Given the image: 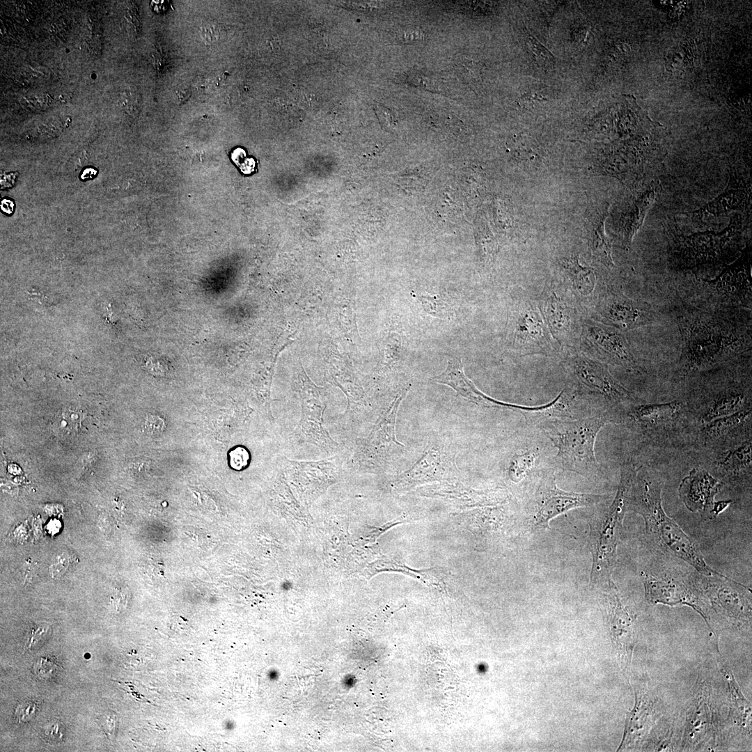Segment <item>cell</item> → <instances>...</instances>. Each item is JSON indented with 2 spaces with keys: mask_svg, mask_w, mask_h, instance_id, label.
<instances>
[{
  "mask_svg": "<svg viewBox=\"0 0 752 752\" xmlns=\"http://www.w3.org/2000/svg\"><path fill=\"white\" fill-rule=\"evenodd\" d=\"M662 483L645 468H638L629 496V509L643 517L648 533L674 556L705 575L730 580L712 569L694 542L664 512L661 502Z\"/></svg>",
  "mask_w": 752,
  "mask_h": 752,
  "instance_id": "cell-1",
  "label": "cell"
},
{
  "mask_svg": "<svg viewBox=\"0 0 752 752\" xmlns=\"http://www.w3.org/2000/svg\"><path fill=\"white\" fill-rule=\"evenodd\" d=\"M613 421L608 416L554 417L537 425L557 449L555 460L563 471L580 474L598 468L595 443L600 430Z\"/></svg>",
  "mask_w": 752,
  "mask_h": 752,
  "instance_id": "cell-2",
  "label": "cell"
},
{
  "mask_svg": "<svg viewBox=\"0 0 752 752\" xmlns=\"http://www.w3.org/2000/svg\"><path fill=\"white\" fill-rule=\"evenodd\" d=\"M636 470L632 462L621 465L620 482L613 501L590 524L588 546L593 557L590 579L592 583H609L612 580L622 521L629 509L630 492Z\"/></svg>",
  "mask_w": 752,
  "mask_h": 752,
  "instance_id": "cell-3",
  "label": "cell"
},
{
  "mask_svg": "<svg viewBox=\"0 0 752 752\" xmlns=\"http://www.w3.org/2000/svg\"><path fill=\"white\" fill-rule=\"evenodd\" d=\"M505 339L508 348L519 356L553 357L558 352L538 303L523 290L517 291L510 305Z\"/></svg>",
  "mask_w": 752,
  "mask_h": 752,
  "instance_id": "cell-4",
  "label": "cell"
},
{
  "mask_svg": "<svg viewBox=\"0 0 752 752\" xmlns=\"http://www.w3.org/2000/svg\"><path fill=\"white\" fill-rule=\"evenodd\" d=\"M684 345L679 361L682 374L705 368L721 359L738 340L714 320L696 313L682 323Z\"/></svg>",
  "mask_w": 752,
  "mask_h": 752,
  "instance_id": "cell-5",
  "label": "cell"
},
{
  "mask_svg": "<svg viewBox=\"0 0 752 752\" xmlns=\"http://www.w3.org/2000/svg\"><path fill=\"white\" fill-rule=\"evenodd\" d=\"M742 219L735 214L730 218L728 227L720 232L706 231L684 235L675 229L668 230L672 242L673 253L678 262L687 267L717 264L726 260L741 233Z\"/></svg>",
  "mask_w": 752,
  "mask_h": 752,
  "instance_id": "cell-6",
  "label": "cell"
},
{
  "mask_svg": "<svg viewBox=\"0 0 752 752\" xmlns=\"http://www.w3.org/2000/svg\"><path fill=\"white\" fill-rule=\"evenodd\" d=\"M561 364L579 393L600 395L616 404L635 400L634 395L614 379L604 363L582 353L565 356Z\"/></svg>",
  "mask_w": 752,
  "mask_h": 752,
  "instance_id": "cell-7",
  "label": "cell"
},
{
  "mask_svg": "<svg viewBox=\"0 0 752 752\" xmlns=\"http://www.w3.org/2000/svg\"><path fill=\"white\" fill-rule=\"evenodd\" d=\"M607 496L568 492L559 488L553 470L540 477L532 502L533 515L531 524L534 528H547L549 522L570 510L588 507L606 499Z\"/></svg>",
  "mask_w": 752,
  "mask_h": 752,
  "instance_id": "cell-8",
  "label": "cell"
},
{
  "mask_svg": "<svg viewBox=\"0 0 752 752\" xmlns=\"http://www.w3.org/2000/svg\"><path fill=\"white\" fill-rule=\"evenodd\" d=\"M594 320L623 332L654 324L657 312L650 304L631 299L617 288H606L597 297Z\"/></svg>",
  "mask_w": 752,
  "mask_h": 752,
  "instance_id": "cell-9",
  "label": "cell"
},
{
  "mask_svg": "<svg viewBox=\"0 0 752 752\" xmlns=\"http://www.w3.org/2000/svg\"><path fill=\"white\" fill-rule=\"evenodd\" d=\"M563 288L547 285L538 304L554 340L562 347H570L580 342L583 320L572 297Z\"/></svg>",
  "mask_w": 752,
  "mask_h": 752,
  "instance_id": "cell-10",
  "label": "cell"
},
{
  "mask_svg": "<svg viewBox=\"0 0 752 752\" xmlns=\"http://www.w3.org/2000/svg\"><path fill=\"white\" fill-rule=\"evenodd\" d=\"M625 332L594 320H583L581 348L601 362L631 371L641 369L627 340ZM584 350V351H586Z\"/></svg>",
  "mask_w": 752,
  "mask_h": 752,
  "instance_id": "cell-11",
  "label": "cell"
},
{
  "mask_svg": "<svg viewBox=\"0 0 752 752\" xmlns=\"http://www.w3.org/2000/svg\"><path fill=\"white\" fill-rule=\"evenodd\" d=\"M299 389L301 416L292 434L300 442L315 446L327 453L334 452L338 443L324 426V413L327 407L320 389L308 377L303 370Z\"/></svg>",
  "mask_w": 752,
  "mask_h": 752,
  "instance_id": "cell-12",
  "label": "cell"
},
{
  "mask_svg": "<svg viewBox=\"0 0 752 752\" xmlns=\"http://www.w3.org/2000/svg\"><path fill=\"white\" fill-rule=\"evenodd\" d=\"M456 451L444 440H430L419 460L400 475L395 484L411 488L432 481L450 479L458 472Z\"/></svg>",
  "mask_w": 752,
  "mask_h": 752,
  "instance_id": "cell-13",
  "label": "cell"
},
{
  "mask_svg": "<svg viewBox=\"0 0 752 752\" xmlns=\"http://www.w3.org/2000/svg\"><path fill=\"white\" fill-rule=\"evenodd\" d=\"M607 594L609 622L611 638L620 668L629 677L636 640L635 618L622 602L613 582L609 583Z\"/></svg>",
  "mask_w": 752,
  "mask_h": 752,
  "instance_id": "cell-14",
  "label": "cell"
},
{
  "mask_svg": "<svg viewBox=\"0 0 752 752\" xmlns=\"http://www.w3.org/2000/svg\"><path fill=\"white\" fill-rule=\"evenodd\" d=\"M410 387L402 389L393 399L389 407L379 416L373 425L365 444L364 455L368 459L384 457L395 448L403 447L395 437V423L399 406Z\"/></svg>",
  "mask_w": 752,
  "mask_h": 752,
  "instance_id": "cell-15",
  "label": "cell"
},
{
  "mask_svg": "<svg viewBox=\"0 0 752 752\" xmlns=\"http://www.w3.org/2000/svg\"><path fill=\"white\" fill-rule=\"evenodd\" d=\"M751 195L750 184L732 171L728 185L721 194L703 207L686 214L692 219L703 221L733 210H743L750 205Z\"/></svg>",
  "mask_w": 752,
  "mask_h": 752,
  "instance_id": "cell-16",
  "label": "cell"
},
{
  "mask_svg": "<svg viewBox=\"0 0 752 752\" xmlns=\"http://www.w3.org/2000/svg\"><path fill=\"white\" fill-rule=\"evenodd\" d=\"M434 382L447 385L469 401L487 407L517 411L519 405L501 402L483 393L466 376L462 361L460 358L452 357L448 360L446 370L432 378Z\"/></svg>",
  "mask_w": 752,
  "mask_h": 752,
  "instance_id": "cell-17",
  "label": "cell"
},
{
  "mask_svg": "<svg viewBox=\"0 0 752 752\" xmlns=\"http://www.w3.org/2000/svg\"><path fill=\"white\" fill-rule=\"evenodd\" d=\"M645 596L652 603L671 606L686 604L706 618L701 603L695 592L682 582L673 579L658 578L642 572Z\"/></svg>",
  "mask_w": 752,
  "mask_h": 752,
  "instance_id": "cell-18",
  "label": "cell"
},
{
  "mask_svg": "<svg viewBox=\"0 0 752 752\" xmlns=\"http://www.w3.org/2000/svg\"><path fill=\"white\" fill-rule=\"evenodd\" d=\"M721 486V483L707 471L693 469L682 480L679 495L690 511L710 512L714 503V496Z\"/></svg>",
  "mask_w": 752,
  "mask_h": 752,
  "instance_id": "cell-19",
  "label": "cell"
},
{
  "mask_svg": "<svg viewBox=\"0 0 752 752\" xmlns=\"http://www.w3.org/2000/svg\"><path fill=\"white\" fill-rule=\"evenodd\" d=\"M609 206L606 201L589 203L586 212L584 229L593 257L606 267L612 268L614 263L611 256V243L604 230Z\"/></svg>",
  "mask_w": 752,
  "mask_h": 752,
  "instance_id": "cell-20",
  "label": "cell"
},
{
  "mask_svg": "<svg viewBox=\"0 0 752 752\" xmlns=\"http://www.w3.org/2000/svg\"><path fill=\"white\" fill-rule=\"evenodd\" d=\"M751 253L747 249L737 260L708 283L721 295L742 303H751Z\"/></svg>",
  "mask_w": 752,
  "mask_h": 752,
  "instance_id": "cell-21",
  "label": "cell"
},
{
  "mask_svg": "<svg viewBox=\"0 0 752 752\" xmlns=\"http://www.w3.org/2000/svg\"><path fill=\"white\" fill-rule=\"evenodd\" d=\"M656 705L657 698L648 688L636 689V703L629 715L619 749H628L643 739L653 723Z\"/></svg>",
  "mask_w": 752,
  "mask_h": 752,
  "instance_id": "cell-22",
  "label": "cell"
},
{
  "mask_svg": "<svg viewBox=\"0 0 752 752\" xmlns=\"http://www.w3.org/2000/svg\"><path fill=\"white\" fill-rule=\"evenodd\" d=\"M661 185L652 182L643 190L634 195L622 213L619 228L621 244L625 249L631 246L633 237L641 226L649 209L660 191Z\"/></svg>",
  "mask_w": 752,
  "mask_h": 752,
  "instance_id": "cell-23",
  "label": "cell"
},
{
  "mask_svg": "<svg viewBox=\"0 0 752 752\" xmlns=\"http://www.w3.org/2000/svg\"><path fill=\"white\" fill-rule=\"evenodd\" d=\"M682 403L668 402L640 405L630 409L627 418L645 428H655L671 422L680 414Z\"/></svg>",
  "mask_w": 752,
  "mask_h": 752,
  "instance_id": "cell-24",
  "label": "cell"
},
{
  "mask_svg": "<svg viewBox=\"0 0 752 752\" xmlns=\"http://www.w3.org/2000/svg\"><path fill=\"white\" fill-rule=\"evenodd\" d=\"M425 492L430 495L455 500L468 506L494 505L503 502L507 498L502 491L478 492L452 485L428 487Z\"/></svg>",
  "mask_w": 752,
  "mask_h": 752,
  "instance_id": "cell-25",
  "label": "cell"
},
{
  "mask_svg": "<svg viewBox=\"0 0 752 752\" xmlns=\"http://www.w3.org/2000/svg\"><path fill=\"white\" fill-rule=\"evenodd\" d=\"M561 267L577 295L583 297L592 295L597 281L593 268L582 265L579 256H572L563 260Z\"/></svg>",
  "mask_w": 752,
  "mask_h": 752,
  "instance_id": "cell-26",
  "label": "cell"
},
{
  "mask_svg": "<svg viewBox=\"0 0 752 752\" xmlns=\"http://www.w3.org/2000/svg\"><path fill=\"white\" fill-rule=\"evenodd\" d=\"M746 398L743 393L728 392L715 397L704 409L700 419L706 423L735 413L744 408Z\"/></svg>",
  "mask_w": 752,
  "mask_h": 752,
  "instance_id": "cell-27",
  "label": "cell"
},
{
  "mask_svg": "<svg viewBox=\"0 0 752 752\" xmlns=\"http://www.w3.org/2000/svg\"><path fill=\"white\" fill-rule=\"evenodd\" d=\"M751 415V409L746 407L705 423L702 429L705 440L710 441L721 437L746 422Z\"/></svg>",
  "mask_w": 752,
  "mask_h": 752,
  "instance_id": "cell-28",
  "label": "cell"
},
{
  "mask_svg": "<svg viewBox=\"0 0 752 752\" xmlns=\"http://www.w3.org/2000/svg\"><path fill=\"white\" fill-rule=\"evenodd\" d=\"M539 454L533 448H525L515 452L509 459L507 474L515 483L524 479L538 464Z\"/></svg>",
  "mask_w": 752,
  "mask_h": 752,
  "instance_id": "cell-29",
  "label": "cell"
},
{
  "mask_svg": "<svg viewBox=\"0 0 752 752\" xmlns=\"http://www.w3.org/2000/svg\"><path fill=\"white\" fill-rule=\"evenodd\" d=\"M752 444L751 440L742 442L730 450L719 462L720 469L729 473H737L751 465Z\"/></svg>",
  "mask_w": 752,
  "mask_h": 752,
  "instance_id": "cell-30",
  "label": "cell"
},
{
  "mask_svg": "<svg viewBox=\"0 0 752 752\" xmlns=\"http://www.w3.org/2000/svg\"><path fill=\"white\" fill-rule=\"evenodd\" d=\"M417 298L423 309L433 317L447 319L453 315L451 304L440 294L421 293Z\"/></svg>",
  "mask_w": 752,
  "mask_h": 752,
  "instance_id": "cell-31",
  "label": "cell"
},
{
  "mask_svg": "<svg viewBox=\"0 0 752 752\" xmlns=\"http://www.w3.org/2000/svg\"><path fill=\"white\" fill-rule=\"evenodd\" d=\"M525 44L535 62L544 68L552 67L556 57L528 30L525 31Z\"/></svg>",
  "mask_w": 752,
  "mask_h": 752,
  "instance_id": "cell-32",
  "label": "cell"
},
{
  "mask_svg": "<svg viewBox=\"0 0 752 752\" xmlns=\"http://www.w3.org/2000/svg\"><path fill=\"white\" fill-rule=\"evenodd\" d=\"M707 709V705L703 700H700L695 708L693 716L691 719L692 722L690 723L688 733L691 739L693 740L695 738V740H698L701 736L705 735L709 719Z\"/></svg>",
  "mask_w": 752,
  "mask_h": 752,
  "instance_id": "cell-33",
  "label": "cell"
},
{
  "mask_svg": "<svg viewBox=\"0 0 752 752\" xmlns=\"http://www.w3.org/2000/svg\"><path fill=\"white\" fill-rule=\"evenodd\" d=\"M74 562L75 558L68 552L59 554L49 567V572L52 578L58 579L62 577Z\"/></svg>",
  "mask_w": 752,
  "mask_h": 752,
  "instance_id": "cell-34",
  "label": "cell"
},
{
  "mask_svg": "<svg viewBox=\"0 0 752 752\" xmlns=\"http://www.w3.org/2000/svg\"><path fill=\"white\" fill-rule=\"evenodd\" d=\"M49 630L50 627L47 624H42L36 626V627L33 628L31 631L26 643V647L29 649L32 650L40 645L47 637Z\"/></svg>",
  "mask_w": 752,
  "mask_h": 752,
  "instance_id": "cell-35",
  "label": "cell"
},
{
  "mask_svg": "<svg viewBox=\"0 0 752 752\" xmlns=\"http://www.w3.org/2000/svg\"><path fill=\"white\" fill-rule=\"evenodd\" d=\"M550 93L547 89L532 90L524 93L522 97L524 104L527 106L534 105L535 102L540 105L549 101Z\"/></svg>",
  "mask_w": 752,
  "mask_h": 752,
  "instance_id": "cell-36",
  "label": "cell"
},
{
  "mask_svg": "<svg viewBox=\"0 0 752 752\" xmlns=\"http://www.w3.org/2000/svg\"><path fill=\"white\" fill-rule=\"evenodd\" d=\"M36 705L31 701L24 702L19 704L15 712V719L19 723H23L31 719L36 712Z\"/></svg>",
  "mask_w": 752,
  "mask_h": 752,
  "instance_id": "cell-37",
  "label": "cell"
},
{
  "mask_svg": "<svg viewBox=\"0 0 752 752\" xmlns=\"http://www.w3.org/2000/svg\"><path fill=\"white\" fill-rule=\"evenodd\" d=\"M249 460V454L244 448H237L234 451L233 461L235 463L233 467L236 469H240L246 467Z\"/></svg>",
  "mask_w": 752,
  "mask_h": 752,
  "instance_id": "cell-38",
  "label": "cell"
},
{
  "mask_svg": "<svg viewBox=\"0 0 752 752\" xmlns=\"http://www.w3.org/2000/svg\"><path fill=\"white\" fill-rule=\"evenodd\" d=\"M201 33L204 39L210 42H214L220 38V31L214 25H208L203 27Z\"/></svg>",
  "mask_w": 752,
  "mask_h": 752,
  "instance_id": "cell-39",
  "label": "cell"
},
{
  "mask_svg": "<svg viewBox=\"0 0 752 752\" xmlns=\"http://www.w3.org/2000/svg\"><path fill=\"white\" fill-rule=\"evenodd\" d=\"M148 565L146 567V572L150 577L159 578L163 575V565L159 561L148 563Z\"/></svg>",
  "mask_w": 752,
  "mask_h": 752,
  "instance_id": "cell-40",
  "label": "cell"
},
{
  "mask_svg": "<svg viewBox=\"0 0 752 752\" xmlns=\"http://www.w3.org/2000/svg\"><path fill=\"white\" fill-rule=\"evenodd\" d=\"M64 416L70 423H77L81 421V413L77 409L70 407L65 411Z\"/></svg>",
  "mask_w": 752,
  "mask_h": 752,
  "instance_id": "cell-41",
  "label": "cell"
},
{
  "mask_svg": "<svg viewBox=\"0 0 752 752\" xmlns=\"http://www.w3.org/2000/svg\"><path fill=\"white\" fill-rule=\"evenodd\" d=\"M730 503L731 501H720L714 502L711 510L709 512L710 516L712 518H715L720 512H721L724 509H726Z\"/></svg>",
  "mask_w": 752,
  "mask_h": 752,
  "instance_id": "cell-42",
  "label": "cell"
},
{
  "mask_svg": "<svg viewBox=\"0 0 752 752\" xmlns=\"http://www.w3.org/2000/svg\"><path fill=\"white\" fill-rule=\"evenodd\" d=\"M0 206L2 212L7 215H10L14 212L15 203L10 198H3Z\"/></svg>",
  "mask_w": 752,
  "mask_h": 752,
  "instance_id": "cell-43",
  "label": "cell"
},
{
  "mask_svg": "<svg viewBox=\"0 0 752 752\" xmlns=\"http://www.w3.org/2000/svg\"><path fill=\"white\" fill-rule=\"evenodd\" d=\"M46 735L51 739H59L62 737L59 726L57 723L52 725L46 731Z\"/></svg>",
  "mask_w": 752,
  "mask_h": 752,
  "instance_id": "cell-44",
  "label": "cell"
},
{
  "mask_svg": "<svg viewBox=\"0 0 752 752\" xmlns=\"http://www.w3.org/2000/svg\"><path fill=\"white\" fill-rule=\"evenodd\" d=\"M357 682V679L354 675L348 674L344 675L342 680V684L345 689L352 688Z\"/></svg>",
  "mask_w": 752,
  "mask_h": 752,
  "instance_id": "cell-45",
  "label": "cell"
},
{
  "mask_svg": "<svg viewBox=\"0 0 752 752\" xmlns=\"http://www.w3.org/2000/svg\"><path fill=\"white\" fill-rule=\"evenodd\" d=\"M96 173H97L96 170L93 169V168H87V169L84 170V171L81 173L80 178H81V180H90L91 178H93L95 176Z\"/></svg>",
  "mask_w": 752,
  "mask_h": 752,
  "instance_id": "cell-46",
  "label": "cell"
},
{
  "mask_svg": "<svg viewBox=\"0 0 752 752\" xmlns=\"http://www.w3.org/2000/svg\"><path fill=\"white\" fill-rule=\"evenodd\" d=\"M15 178H16L15 173H11L7 174V175H5V174L2 175L1 178V185L2 188L7 183V181H11L12 182L15 183Z\"/></svg>",
  "mask_w": 752,
  "mask_h": 752,
  "instance_id": "cell-47",
  "label": "cell"
}]
</instances>
